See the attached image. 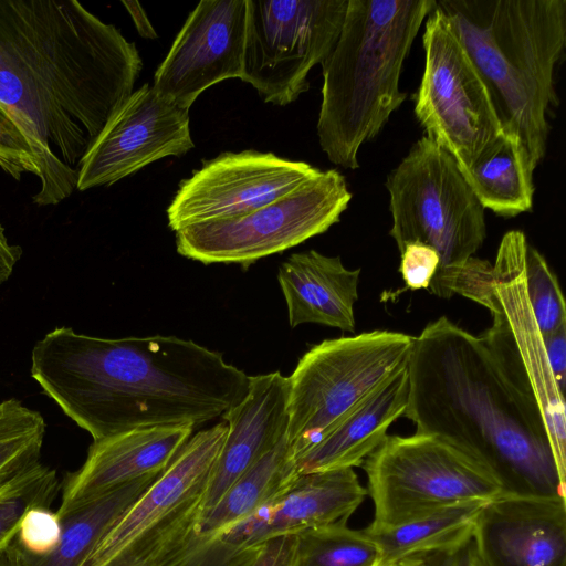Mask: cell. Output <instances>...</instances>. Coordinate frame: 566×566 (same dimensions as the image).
I'll list each match as a JSON object with an SVG mask.
<instances>
[{
  "mask_svg": "<svg viewBox=\"0 0 566 566\" xmlns=\"http://www.w3.org/2000/svg\"><path fill=\"white\" fill-rule=\"evenodd\" d=\"M321 169L272 153H222L184 179L167 208L168 226H187L249 213L298 188Z\"/></svg>",
  "mask_w": 566,
  "mask_h": 566,
  "instance_id": "15",
  "label": "cell"
},
{
  "mask_svg": "<svg viewBox=\"0 0 566 566\" xmlns=\"http://www.w3.org/2000/svg\"><path fill=\"white\" fill-rule=\"evenodd\" d=\"M142 67L135 43L76 0H0V104L35 155L33 203L74 192L86 151Z\"/></svg>",
  "mask_w": 566,
  "mask_h": 566,
  "instance_id": "1",
  "label": "cell"
},
{
  "mask_svg": "<svg viewBox=\"0 0 566 566\" xmlns=\"http://www.w3.org/2000/svg\"><path fill=\"white\" fill-rule=\"evenodd\" d=\"M408 396L406 366L298 457L296 473L360 467L388 436L389 427L405 415Z\"/></svg>",
  "mask_w": 566,
  "mask_h": 566,
  "instance_id": "22",
  "label": "cell"
},
{
  "mask_svg": "<svg viewBox=\"0 0 566 566\" xmlns=\"http://www.w3.org/2000/svg\"><path fill=\"white\" fill-rule=\"evenodd\" d=\"M295 537L294 566H379L375 541L346 522L305 530Z\"/></svg>",
  "mask_w": 566,
  "mask_h": 566,
  "instance_id": "27",
  "label": "cell"
},
{
  "mask_svg": "<svg viewBox=\"0 0 566 566\" xmlns=\"http://www.w3.org/2000/svg\"><path fill=\"white\" fill-rule=\"evenodd\" d=\"M441 554L413 555L402 558L390 566H439Z\"/></svg>",
  "mask_w": 566,
  "mask_h": 566,
  "instance_id": "40",
  "label": "cell"
},
{
  "mask_svg": "<svg viewBox=\"0 0 566 566\" xmlns=\"http://www.w3.org/2000/svg\"><path fill=\"white\" fill-rule=\"evenodd\" d=\"M0 168L20 180L23 174L40 177L35 155L9 111L0 104Z\"/></svg>",
  "mask_w": 566,
  "mask_h": 566,
  "instance_id": "32",
  "label": "cell"
},
{
  "mask_svg": "<svg viewBox=\"0 0 566 566\" xmlns=\"http://www.w3.org/2000/svg\"><path fill=\"white\" fill-rule=\"evenodd\" d=\"M21 255V247L10 243L0 223V285L9 280Z\"/></svg>",
  "mask_w": 566,
  "mask_h": 566,
  "instance_id": "36",
  "label": "cell"
},
{
  "mask_svg": "<svg viewBox=\"0 0 566 566\" xmlns=\"http://www.w3.org/2000/svg\"><path fill=\"white\" fill-rule=\"evenodd\" d=\"M352 197L338 170H319L295 190L249 213L176 231L177 252L203 264L248 269L326 232L339 221Z\"/></svg>",
  "mask_w": 566,
  "mask_h": 566,
  "instance_id": "10",
  "label": "cell"
},
{
  "mask_svg": "<svg viewBox=\"0 0 566 566\" xmlns=\"http://www.w3.org/2000/svg\"><path fill=\"white\" fill-rule=\"evenodd\" d=\"M287 400L289 381L281 371L250 376L247 396L221 416L228 431L199 516L212 509L250 467L286 436Z\"/></svg>",
  "mask_w": 566,
  "mask_h": 566,
  "instance_id": "20",
  "label": "cell"
},
{
  "mask_svg": "<svg viewBox=\"0 0 566 566\" xmlns=\"http://www.w3.org/2000/svg\"><path fill=\"white\" fill-rule=\"evenodd\" d=\"M474 551L472 541L463 546L440 555L439 566H473Z\"/></svg>",
  "mask_w": 566,
  "mask_h": 566,
  "instance_id": "38",
  "label": "cell"
},
{
  "mask_svg": "<svg viewBox=\"0 0 566 566\" xmlns=\"http://www.w3.org/2000/svg\"><path fill=\"white\" fill-rule=\"evenodd\" d=\"M422 42L424 70L415 114L426 137L464 169L503 128L483 77L438 6L426 18Z\"/></svg>",
  "mask_w": 566,
  "mask_h": 566,
  "instance_id": "12",
  "label": "cell"
},
{
  "mask_svg": "<svg viewBox=\"0 0 566 566\" xmlns=\"http://www.w3.org/2000/svg\"><path fill=\"white\" fill-rule=\"evenodd\" d=\"M482 566H566V497L500 495L472 533Z\"/></svg>",
  "mask_w": 566,
  "mask_h": 566,
  "instance_id": "18",
  "label": "cell"
},
{
  "mask_svg": "<svg viewBox=\"0 0 566 566\" xmlns=\"http://www.w3.org/2000/svg\"><path fill=\"white\" fill-rule=\"evenodd\" d=\"M45 420L18 399L0 402V485L40 462Z\"/></svg>",
  "mask_w": 566,
  "mask_h": 566,
  "instance_id": "28",
  "label": "cell"
},
{
  "mask_svg": "<svg viewBox=\"0 0 566 566\" xmlns=\"http://www.w3.org/2000/svg\"><path fill=\"white\" fill-rule=\"evenodd\" d=\"M527 300L542 336L566 325V307L557 277L544 256L528 244L525 255Z\"/></svg>",
  "mask_w": 566,
  "mask_h": 566,
  "instance_id": "30",
  "label": "cell"
},
{
  "mask_svg": "<svg viewBox=\"0 0 566 566\" xmlns=\"http://www.w3.org/2000/svg\"><path fill=\"white\" fill-rule=\"evenodd\" d=\"M374 518L365 527L397 526L438 509L503 495L500 485L475 462L424 433L387 436L361 464Z\"/></svg>",
  "mask_w": 566,
  "mask_h": 566,
  "instance_id": "9",
  "label": "cell"
},
{
  "mask_svg": "<svg viewBox=\"0 0 566 566\" xmlns=\"http://www.w3.org/2000/svg\"><path fill=\"white\" fill-rule=\"evenodd\" d=\"M367 496L354 469L298 474L250 515L209 536H189L170 566H251L266 541L346 522Z\"/></svg>",
  "mask_w": 566,
  "mask_h": 566,
  "instance_id": "14",
  "label": "cell"
},
{
  "mask_svg": "<svg viewBox=\"0 0 566 566\" xmlns=\"http://www.w3.org/2000/svg\"><path fill=\"white\" fill-rule=\"evenodd\" d=\"M62 533L61 517L48 506H34L22 516L15 541L21 551L45 556L52 553L60 542Z\"/></svg>",
  "mask_w": 566,
  "mask_h": 566,
  "instance_id": "31",
  "label": "cell"
},
{
  "mask_svg": "<svg viewBox=\"0 0 566 566\" xmlns=\"http://www.w3.org/2000/svg\"><path fill=\"white\" fill-rule=\"evenodd\" d=\"M399 271L410 290H428L439 266V255L429 245L412 242L400 252Z\"/></svg>",
  "mask_w": 566,
  "mask_h": 566,
  "instance_id": "33",
  "label": "cell"
},
{
  "mask_svg": "<svg viewBox=\"0 0 566 566\" xmlns=\"http://www.w3.org/2000/svg\"><path fill=\"white\" fill-rule=\"evenodd\" d=\"M386 188L399 252L412 242L431 247L439 266L430 283L463 266L486 237L484 208L455 159L423 136L388 175Z\"/></svg>",
  "mask_w": 566,
  "mask_h": 566,
  "instance_id": "6",
  "label": "cell"
},
{
  "mask_svg": "<svg viewBox=\"0 0 566 566\" xmlns=\"http://www.w3.org/2000/svg\"><path fill=\"white\" fill-rule=\"evenodd\" d=\"M410 335L373 331L312 346L287 377L286 440L296 459L408 364Z\"/></svg>",
  "mask_w": 566,
  "mask_h": 566,
  "instance_id": "7",
  "label": "cell"
},
{
  "mask_svg": "<svg viewBox=\"0 0 566 566\" xmlns=\"http://www.w3.org/2000/svg\"><path fill=\"white\" fill-rule=\"evenodd\" d=\"M123 6L126 8L127 12L132 17V20L140 34V36L146 39H156L157 33L153 28L144 8L138 1H122Z\"/></svg>",
  "mask_w": 566,
  "mask_h": 566,
  "instance_id": "37",
  "label": "cell"
},
{
  "mask_svg": "<svg viewBox=\"0 0 566 566\" xmlns=\"http://www.w3.org/2000/svg\"><path fill=\"white\" fill-rule=\"evenodd\" d=\"M527 247L522 231L512 230L503 235L493 265V296L486 306L493 321L479 338L506 381L544 418L557 469L565 481L564 394L551 370L543 337L527 300Z\"/></svg>",
  "mask_w": 566,
  "mask_h": 566,
  "instance_id": "11",
  "label": "cell"
},
{
  "mask_svg": "<svg viewBox=\"0 0 566 566\" xmlns=\"http://www.w3.org/2000/svg\"><path fill=\"white\" fill-rule=\"evenodd\" d=\"M0 566H22L21 549L15 538L0 547Z\"/></svg>",
  "mask_w": 566,
  "mask_h": 566,
  "instance_id": "39",
  "label": "cell"
},
{
  "mask_svg": "<svg viewBox=\"0 0 566 566\" xmlns=\"http://www.w3.org/2000/svg\"><path fill=\"white\" fill-rule=\"evenodd\" d=\"M437 0H348L338 39L321 63L317 135L329 161L357 169L358 151L407 97L406 59Z\"/></svg>",
  "mask_w": 566,
  "mask_h": 566,
  "instance_id": "5",
  "label": "cell"
},
{
  "mask_svg": "<svg viewBox=\"0 0 566 566\" xmlns=\"http://www.w3.org/2000/svg\"><path fill=\"white\" fill-rule=\"evenodd\" d=\"M61 491L55 469L35 463L0 485V547L15 538L23 514L34 506L50 507Z\"/></svg>",
  "mask_w": 566,
  "mask_h": 566,
  "instance_id": "29",
  "label": "cell"
},
{
  "mask_svg": "<svg viewBox=\"0 0 566 566\" xmlns=\"http://www.w3.org/2000/svg\"><path fill=\"white\" fill-rule=\"evenodd\" d=\"M191 424L124 431L93 441L86 459L61 483L57 513L135 480L160 474L192 436Z\"/></svg>",
  "mask_w": 566,
  "mask_h": 566,
  "instance_id": "19",
  "label": "cell"
},
{
  "mask_svg": "<svg viewBox=\"0 0 566 566\" xmlns=\"http://www.w3.org/2000/svg\"><path fill=\"white\" fill-rule=\"evenodd\" d=\"M473 551H474V549H473ZM473 566H482V565L478 562V559H476V557H475V554H474V563H473Z\"/></svg>",
  "mask_w": 566,
  "mask_h": 566,
  "instance_id": "41",
  "label": "cell"
},
{
  "mask_svg": "<svg viewBox=\"0 0 566 566\" xmlns=\"http://www.w3.org/2000/svg\"><path fill=\"white\" fill-rule=\"evenodd\" d=\"M546 357L559 390L566 385V325L542 336Z\"/></svg>",
  "mask_w": 566,
  "mask_h": 566,
  "instance_id": "35",
  "label": "cell"
},
{
  "mask_svg": "<svg viewBox=\"0 0 566 566\" xmlns=\"http://www.w3.org/2000/svg\"><path fill=\"white\" fill-rule=\"evenodd\" d=\"M248 0H201L189 13L154 75V88L190 109L210 86L241 78Z\"/></svg>",
  "mask_w": 566,
  "mask_h": 566,
  "instance_id": "17",
  "label": "cell"
},
{
  "mask_svg": "<svg viewBox=\"0 0 566 566\" xmlns=\"http://www.w3.org/2000/svg\"><path fill=\"white\" fill-rule=\"evenodd\" d=\"M359 274V269L345 268L339 256L315 250L291 254L277 273L290 326L314 323L354 332Z\"/></svg>",
  "mask_w": 566,
  "mask_h": 566,
  "instance_id": "21",
  "label": "cell"
},
{
  "mask_svg": "<svg viewBox=\"0 0 566 566\" xmlns=\"http://www.w3.org/2000/svg\"><path fill=\"white\" fill-rule=\"evenodd\" d=\"M160 474L135 480L57 513L62 523L57 546L45 556L21 551L22 566H83L114 524Z\"/></svg>",
  "mask_w": 566,
  "mask_h": 566,
  "instance_id": "23",
  "label": "cell"
},
{
  "mask_svg": "<svg viewBox=\"0 0 566 566\" xmlns=\"http://www.w3.org/2000/svg\"><path fill=\"white\" fill-rule=\"evenodd\" d=\"M348 0H248L243 71L266 103L285 106L334 48Z\"/></svg>",
  "mask_w": 566,
  "mask_h": 566,
  "instance_id": "13",
  "label": "cell"
},
{
  "mask_svg": "<svg viewBox=\"0 0 566 566\" xmlns=\"http://www.w3.org/2000/svg\"><path fill=\"white\" fill-rule=\"evenodd\" d=\"M227 431L221 421L191 436L83 566L165 565L193 532Z\"/></svg>",
  "mask_w": 566,
  "mask_h": 566,
  "instance_id": "8",
  "label": "cell"
},
{
  "mask_svg": "<svg viewBox=\"0 0 566 566\" xmlns=\"http://www.w3.org/2000/svg\"><path fill=\"white\" fill-rule=\"evenodd\" d=\"M298 474L295 455L286 436L250 467L222 495L200 515L189 536H212L245 516L283 491Z\"/></svg>",
  "mask_w": 566,
  "mask_h": 566,
  "instance_id": "26",
  "label": "cell"
},
{
  "mask_svg": "<svg viewBox=\"0 0 566 566\" xmlns=\"http://www.w3.org/2000/svg\"><path fill=\"white\" fill-rule=\"evenodd\" d=\"M31 376L93 441L221 417L249 391L223 354L177 336L99 338L57 327L35 343Z\"/></svg>",
  "mask_w": 566,
  "mask_h": 566,
  "instance_id": "2",
  "label": "cell"
},
{
  "mask_svg": "<svg viewBox=\"0 0 566 566\" xmlns=\"http://www.w3.org/2000/svg\"><path fill=\"white\" fill-rule=\"evenodd\" d=\"M405 417L480 465L505 495L566 497L542 415L481 339L447 317L413 338Z\"/></svg>",
  "mask_w": 566,
  "mask_h": 566,
  "instance_id": "3",
  "label": "cell"
},
{
  "mask_svg": "<svg viewBox=\"0 0 566 566\" xmlns=\"http://www.w3.org/2000/svg\"><path fill=\"white\" fill-rule=\"evenodd\" d=\"M193 147L189 109L146 83L113 114L86 151L76 189L111 186L154 161L179 157Z\"/></svg>",
  "mask_w": 566,
  "mask_h": 566,
  "instance_id": "16",
  "label": "cell"
},
{
  "mask_svg": "<svg viewBox=\"0 0 566 566\" xmlns=\"http://www.w3.org/2000/svg\"><path fill=\"white\" fill-rule=\"evenodd\" d=\"M483 77L503 132L536 168L544 159L555 78L566 48V0H437Z\"/></svg>",
  "mask_w": 566,
  "mask_h": 566,
  "instance_id": "4",
  "label": "cell"
},
{
  "mask_svg": "<svg viewBox=\"0 0 566 566\" xmlns=\"http://www.w3.org/2000/svg\"><path fill=\"white\" fill-rule=\"evenodd\" d=\"M295 534L273 537L260 547L251 566H294Z\"/></svg>",
  "mask_w": 566,
  "mask_h": 566,
  "instance_id": "34",
  "label": "cell"
},
{
  "mask_svg": "<svg viewBox=\"0 0 566 566\" xmlns=\"http://www.w3.org/2000/svg\"><path fill=\"white\" fill-rule=\"evenodd\" d=\"M488 502H462L438 509L394 527L364 531L379 548V566H390L413 555L443 554L472 541L476 518Z\"/></svg>",
  "mask_w": 566,
  "mask_h": 566,
  "instance_id": "25",
  "label": "cell"
},
{
  "mask_svg": "<svg viewBox=\"0 0 566 566\" xmlns=\"http://www.w3.org/2000/svg\"><path fill=\"white\" fill-rule=\"evenodd\" d=\"M459 170L484 209L501 217L532 210L535 167L515 135L502 132L469 167Z\"/></svg>",
  "mask_w": 566,
  "mask_h": 566,
  "instance_id": "24",
  "label": "cell"
}]
</instances>
